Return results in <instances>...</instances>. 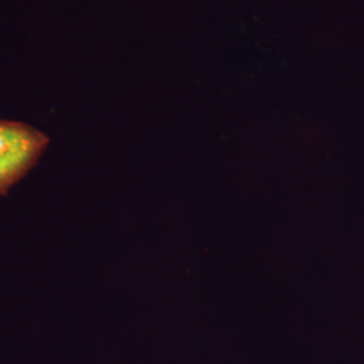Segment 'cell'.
<instances>
[{"label": "cell", "instance_id": "1", "mask_svg": "<svg viewBox=\"0 0 364 364\" xmlns=\"http://www.w3.org/2000/svg\"><path fill=\"white\" fill-rule=\"evenodd\" d=\"M50 139L28 124L0 120V196H6L39 161Z\"/></svg>", "mask_w": 364, "mask_h": 364}]
</instances>
